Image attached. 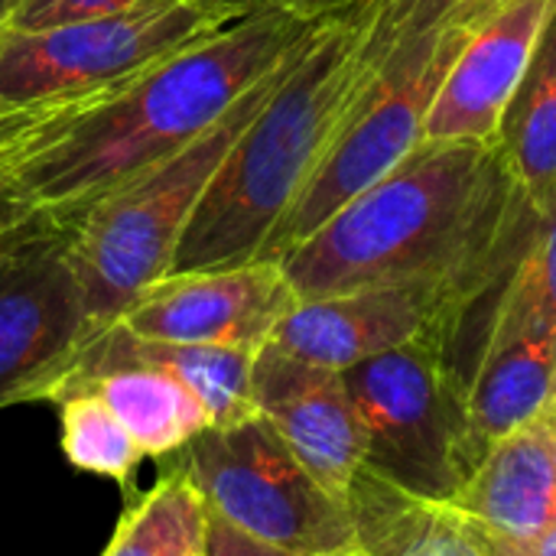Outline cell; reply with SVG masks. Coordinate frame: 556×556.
<instances>
[{
    "label": "cell",
    "instance_id": "obj_1",
    "mask_svg": "<svg viewBox=\"0 0 556 556\" xmlns=\"http://www.w3.org/2000/svg\"><path fill=\"white\" fill-rule=\"evenodd\" d=\"M541 222L498 147L420 140L388 176L296 244L280 267L296 300L417 280L450 283L466 296L469 323L489 309Z\"/></svg>",
    "mask_w": 556,
    "mask_h": 556
},
{
    "label": "cell",
    "instance_id": "obj_2",
    "mask_svg": "<svg viewBox=\"0 0 556 556\" xmlns=\"http://www.w3.org/2000/svg\"><path fill=\"white\" fill-rule=\"evenodd\" d=\"M267 3L81 111L42 150L16 163L36 205L68 228L114 186L199 140L323 23Z\"/></svg>",
    "mask_w": 556,
    "mask_h": 556
},
{
    "label": "cell",
    "instance_id": "obj_3",
    "mask_svg": "<svg viewBox=\"0 0 556 556\" xmlns=\"http://www.w3.org/2000/svg\"><path fill=\"white\" fill-rule=\"evenodd\" d=\"M355 3L329 13L303 55L235 140L202 192L169 274L225 270L261 261L332 140L349 124L375 72L358 52ZM166 274V277H169Z\"/></svg>",
    "mask_w": 556,
    "mask_h": 556
},
{
    "label": "cell",
    "instance_id": "obj_4",
    "mask_svg": "<svg viewBox=\"0 0 556 556\" xmlns=\"http://www.w3.org/2000/svg\"><path fill=\"white\" fill-rule=\"evenodd\" d=\"M309 39L300 42L251 91H244L199 140L114 186L68 225V264L75 270L85 319L94 339L121 323L134 300L169 274L176 244L202 192L235 140L303 55Z\"/></svg>",
    "mask_w": 556,
    "mask_h": 556
},
{
    "label": "cell",
    "instance_id": "obj_5",
    "mask_svg": "<svg viewBox=\"0 0 556 556\" xmlns=\"http://www.w3.org/2000/svg\"><path fill=\"white\" fill-rule=\"evenodd\" d=\"M163 466L195 485L208 515L267 547L293 556L358 551L345 502L293 456L261 414L208 427Z\"/></svg>",
    "mask_w": 556,
    "mask_h": 556
},
{
    "label": "cell",
    "instance_id": "obj_6",
    "mask_svg": "<svg viewBox=\"0 0 556 556\" xmlns=\"http://www.w3.org/2000/svg\"><path fill=\"white\" fill-rule=\"evenodd\" d=\"M267 0H153L124 13L20 33L0 29V101L26 104L127 85L163 59L225 33Z\"/></svg>",
    "mask_w": 556,
    "mask_h": 556
},
{
    "label": "cell",
    "instance_id": "obj_7",
    "mask_svg": "<svg viewBox=\"0 0 556 556\" xmlns=\"http://www.w3.org/2000/svg\"><path fill=\"white\" fill-rule=\"evenodd\" d=\"M342 375L365 433V466L417 498L450 502L472 476V456L466 388L446 342L420 336Z\"/></svg>",
    "mask_w": 556,
    "mask_h": 556
},
{
    "label": "cell",
    "instance_id": "obj_8",
    "mask_svg": "<svg viewBox=\"0 0 556 556\" xmlns=\"http://www.w3.org/2000/svg\"><path fill=\"white\" fill-rule=\"evenodd\" d=\"M479 10H456L437 33H427L391 52L349 124L332 140L319 169L270 235L261 261H283L319 225H326L358 192L388 176L420 140L427 111L476 26Z\"/></svg>",
    "mask_w": 556,
    "mask_h": 556
},
{
    "label": "cell",
    "instance_id": "obj_9",
    "mask_svg": "<svg viewBox=\"0 0 556 556\" xmlns=\"http://www.w3.org/2000/svg\"><path fill=\"white\" fill-rule=\"evenodd\" d=\"M91 342L68 264V228L46 218L0 254V410L49 401Z\"/></svg>",
    "mask_w": 556,
    "mask_h": 556
},
{
    "label": "cell",
    "instance_id": "obj_10",
    "mask_svg": "<svg viewBox=\"0 0 556 556\" xmlns=\"http://www.w3.org/2000/svg\"><path fill=\"white\" fill-rule=\"evenodd\" d=\"M466 313V296L450 283L417 280L397 287H371L323 300H300L280 319L270 342L303 362L332 371H349L352 365L407 345L420 336L443 339L453 358Z\"/></svg>",
    "mask_w": 556,
    "mask_h": 556
},
{
    "label": "cell",
    "instance_id": "obj_11",
    "mask_svg": "<svg viewBox=\"0 0 556 556\" xmlns=\"http://www.w3.org/2000/svg\"><path fill=\"white\" fill-rule=\"evenodd\" d=\"M280 261L169 274L143 290L121 326L140 339L257 352L296 306Z\"/></svg>",
    "mask_w": 556,
    "mask_h": 556
},
{
    "label": "cell",
    "instance_id": "obj_12",
    "mask_svg": "<svg viewBox=\"0 0 556 556\" xmlns=\"http://www.w3.org/2000/svg\"><path fill=\"white\" fill-rule=\"evenodd\" d=\"M556 0H466L476 26L453 59L424 121V140L498 147L502 114L534 55Z\"/></svg>",
    "mask_w": 556,
    "mask_h": 556
},
{
    "label": "cell",
    "instance_id": "obj_13",
    "mask_svg": "<svg viewBox=\"0 0 556 556\" xmlns=\"http://www.w3.org/2000/svg\"><path fill=\"white\" fill-rule=\"evenodd\" d=\"M251 397L293 456L345 502L352 476L365 466V433L345 375L267 342L254 355Z\"/></svg>",
    "mask_w": 556,
    "mask_h": 556
},
{
    "label": "cell",
    "instance_id": "obj_14",
    "mask_svg": "<svg viewBox=\"0 0 556 556\" xmlns=\"http://www.w3.org/2000/svg\"><path fill=\"white\" fill-rule=\"evenodd\" d=\"M472 525L534 538L556 521V401L502 437L446 502Z\"/></svg>",
    "mask_w": 556,
    "mask_h": 556
},
{
    "label": "cell",
    "instance_id": "obj_15",
    "mask_svg": "<svg viewBox=\"0 0 556 556\" xmlns=\"http://www.w3.org/2000/svg\"><path fill=\"white\" fill-rule=\"evenodd\" d=\"M62 391H91L98 394L121 427L130 433L143 459L166 463L179 450H186L199 433L212 427L208 410L195 401V394L137 362H114V365H75L49 394V401Z\"/></svg>",
    "mask_w": 556,
    "mask_h": 556
},
{
    "label": "cell",
    "instance_id": "obj_16",
    "mask_svg": "<svg viewBox=\"0 0 556 556\" xmlns=\"http://www.w3.org/2000/svg\"><path fill=\"white\" fill-rule=\"evenodd\" d=\"M556 397V342L544 336L482 349L466 381V437L472 469L511 430Z\"/></svg>",
    "mask_w": 556,
    "mask_h": 556
},
{
    "label": "cell",
    "instance_id": "obj_17",
    "mask_svg": "<svg viewBox=\"0 0 556 556\" xmlns=\"http://www.w3.org/2000/svg\"><path fill=\"white\" fill-rule=\"evenodd\" d=\"M254 355L244 349H215V345H176L140 339L121 323L104 329L75 365H114V362H137L156 371H166L179 384H186L195 401L208 410L212 427L238 424L254 410L251 397V371ZM72 365V368H75Z\"/></svg>",
    "mask_w": 556,
    "mask_h": 556
},
{
    "label": "cell",
    "instance_id": "obj_18",
    "mask_svg": "<svg viewBox=\"0 0 556 556\" xmlns=\"http://www.w3.org/2000/svg\"><path fill=\"white\" fill-rule=\"evenodd\" d=\"M502 160L538 212L556 218V3L498 124Z\"/></svg>",
    "mask_w": 556,
    "mask_h": 556
},
{
    "label": "cell",
    "instance_id": "obj_19",
    "mask_svg": "<svg viewBox=\"0 0 556 556\" xmlns=\"http://www.w3.org/2000/svg\"><path fill=\"white\" fill-rule=\"evenodd\" d=\"M208 508L195 485L163 469L160 482L121 515L101 556H205Z\"/></svg>",
    "mask_w": 556,
    "mask_h": 556
},
{
    "label": "cell",
    "instance_id": "obj_20",
    "mask_svg": "<svg viewBox=\"0 0 556 556\" xmlns=\"http://www.w3.org/2000/svg\"><path fill=\"white\" fill-rule=\"evenodd\" d=\"M528 336H544L556 342V218L541 222L531 248L521 254L508 280L489 303L472 362L482 349L505 345V342L528 339ZM472 362H469V371H472Z\"/></svg>",
    "mask_w": 556,
    "mask_h": 556
},
{
    "label": "cell",
    "instance_id": "obj_21",
    "mask_svg": "<svg viewBox=\"0 0 556 556\" xmlns=\"http://www.w3.org/2000/svg\"><path fill=\"white\" fill-rule=\"evenodd\" d=\"M52 404H59L65 459L81 472L104 476L121 489H130L143 453L111 407L91 391H62L52 397Z\"/></svg>",
    "mask_w": 556,
    "mask_h": 556
},
{
    "label": "cell",
    "instance_id": "obj_22",
    "mask_svg": "<svg viewBox=\"0 0 556 556\" xmlns=\"http://www.w3.org/2000/svg\"><path fill=\"white\" fill-rule=\"evenodd\" d=\"M466 0H355L362 36L358 52L371 72L401 46L437 33Z\"/></svg>",
    "mask_w": 556,
    "mask_h": 556
},
{
    "label": "cell",
    "instance_id": "obj_23",
    "mask_svg": "<svg viewBox=\"0 0 556 556\" xmlns=\"http://www.w3.org/2000/svg\"><path fill=\"white\" fill-rule=\"evenodd\" d=\"M114 88H98L85 94H65V98H46V101H0V166H13L20 160H29L36 150H42L52 137L62 134L65 124H72L81 111L104 101Z\"/></svg>",
    "mask_w": 556,
    "mask_h": 556
},
{
    "label": "cell",
    "instance_id": "obj_24",
    "mask_svg": "<svg viewBox=\"0 0 556 556\" xmlns=\"http://www.w3.org/2000/svg\"><path fill=\"white\" fill-rule=\"evenodd\" d=\"M143 3H153V0H13L3 26L20 29V33H36V29H52L65 23L124 13Z\"/></svg>",
    "mask_w": 556,
    "mask_h": 556
},
{
    "label": "cell",
    "instance_id": "obj_25",
    "mask_svg": "<svg viewBox=\"0 0 556 556\" xmlns=\"http://www.w3.org/2000/svg\"><path fill=\"white\" fill-rule=\"evenodd\" d=\"M49 215L36 205L26 182L13 166H0V254L29 238Z\"/></svg>",
    "mask_w": 556,
    "mask_h": 556
},
{
    "label": "cell",
    "instance_id": "obj_26",
    "mask_svg": "<svg viewBox=\"0 0 556 556\" xmlns=\"http://www.w3.org/2000/svg\"><path fill=\"white\" fill-rule=\"evenodd\" d=\"M404 556H485L476 534H472V525L456 511V508H443V518L437 521V528L420 538L410 551Z\"/></svg>",
    "mask_w": 556,
    "mask_h": 556
},
{
    "label": "cell",
    "instance_id": "obj_27",
    "mask_svg": "<svg viewBox=\"0 0 556 556\" xmlns=\"http://www.w3.org/2000/svg\"><path fill=\"white\" fill-rule=\"evenodd\" d=\"M472 534L485 556H556V521L534 538H505V534L485 531L479 525H472Z\"/></svg>",
    "mask_w": 556,
    "mask_h": 556
},
{
    "label": "cell",
    "instance_id": "obj_28",
    "mask_svg": "<svg viewBox=\"0 0 556 556\" xmlns=\"http://www.w3.org/2000/svg\"><path fill=\"white\" fill-rule=\"evenodd\" d=\"M205 556H293L277 547H267L241 531H235L231 525H225L222 518L208 515V528H205Z\"/></svg>",
    "mask_w": 556,
    "mask_h": 556
},
{
    "label": "cell",
    "instance_id": "obj_29",
    "mask_svg": "<svg viewBox=\"0 0 556 556\" xmlns=\"http://www.w3.org/2000/svg\"><path fill=\"white\" fill-rule=\"evenodd\" d=\"M267 3H277V7H287L300 16H309V20H319V16H329V13H339L345 7H352L355 0H267Z\"/></svg>",
    "mask_w": 556,
    "mask_h": 556
},
{
    "label": "cell",
    "instance_id": "obj_30",
    "mask_svg": "<svg viewBox=\"0 0 556 556\" xmlns=\"http://www.w3.org/2000/svg\"><path fill=\"white\" fill-rule=\"evenodd\" d=\"M10 3H13V0H0V29H3V23H7V13H10Z\"/></svg>",
    "mask_w": 556,
    "mask_h": 556
},
{
    "label": "cell",
    "instance_id": "obj_31",
    "mask_svg": "<svg viewBox=\"0 0 556 556\" xmlns=\"http://www.w3.org/2000/svg\"><path fill=\"white\" fill-rule=\"evenodd\" d=\"M332 556H368L365 551H345V554H332Z\"/></svg>",
    "mask_w": 556,
    "mask_h": 556
},
{
    "label": "cell",
    "instance_id": "obj_32",
    "mask_svg": "<svg viewBox=\"0 0 556 556\" xmlns=\"http://www.w3.org/2000/svg\"><path fill=\"white\" fill-rule=\"evenodd\" d=\"M554 401H556V397H554Z\"/></svg>",
    "mask_w": 556,
    "mask_h": 556
}]
</instances>
